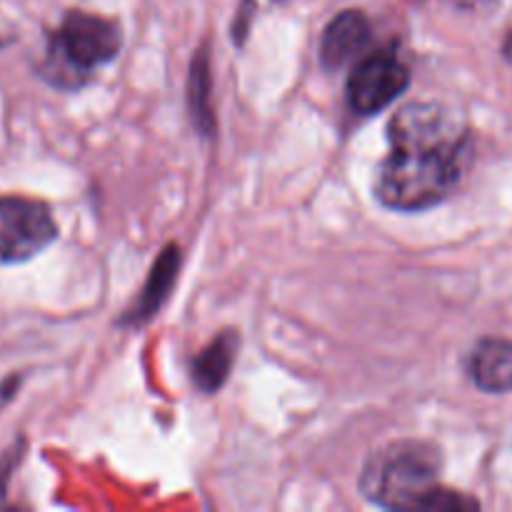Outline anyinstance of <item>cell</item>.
<instances>
[{
  "label": "cell",
  "mask_w": 512,
  "mask_h": 512,
  "mask_svg": "<svg viewBox=\"0 0 512 512\" xmlns=\"http://www.w3.org/2000/svg\"><path fill=\"white\" fill-rule=\"evenodd\" d=\"M363 490L393 510H463L473 500L443 490L438 483V453L423 443H398L380 450L368 463Z\"/></svg>",
  "instance_id": "1"
},
{
  "label": "cell",
  "mask_w": 512,
  "mask_h": 512,
  "mask_svg": "<svg viewBox=\"0 0 512 512\" xmlns=\"http://www.w3.org/2000/svg\"><path fill=\"white\" fill-rule=\"evenodd\" d=\"M465 150L393 145L378 173V198L395 210H425L450 195L460 180Z\"/></svg>",
  "instance_id": "2"
},
{
  "label": "cell",
  "mask_w": 512,
  "mask_h": 512,
  "mask_svg": "<svg viewBox=\"0 0 512 512\" xmlns=\"http://www.w3.org/2000/svg\"><path fill=\"white\" fill-rule=\"evenodd\" d=\"M120 50V30L90 13H68L48 45L45 75L58 85H80L90 70Z\"/></svg>",
  "instance_id": "3"
},
{
  "label": "cell",
  "mask_w": 512,
  "mask_h": 512,
  "mask_svg": "<svg viewBox=\"0 0 512 512\" xmlns=\"http://www.w3.org/2000/svg\"><path fill=\"white\" fill-rule=\"evenodd\" d=\"M58 238V225L45 203L8 195L0 198V260L23 263Z\"/></svg>",
  "instance_id": "4"
},
{
  "label": "cell",
  "mask_w": 512,
  "mask_h": 512,
  "mask_svg": "<svg viewBox=\"0 0 512 512\" xmlns=\"http://www.w3.org/2000/svg\"><path fill=\"white\" fill-rule=\"evenodd\" d=\"M410 83V73L398 55L373 53L360 60L348 80L350 108L360 115H373L388 108Z\"/></svg>",
  "instance_id": "5"
},
{
  "label": "cell",
  "mask_w": 512,
  "mask_h": 512,
  "mask_svg": "<svg viewBox=\"0 0 512 512\" xmlns=\"http://www.w3.org/2000/svg\"><path fill=\"white\" fill-rule=\"evenodd\" d=\"M370 35H373L370 20L360 10H345V13L335 15L325 28L320 58L328 68H340L363 55V50L370 45Z\"/></svg>",
  "instance_id": "6"
},
{
  "label": "cell",
  "mask_w": 512,
  "mask_h": 512,
  "mask_svg": "<svg viewBox=\"0 0 512 512\" xmlns=\"http://www.w3.org/2000/svg\"><path fill=\"white\" fill-rule=\"evenodd\" d=\"M470 373L475 383L488 393L512 390V340H483L470 360Z\"/></svg>",
  "instance_id": "7"
},
{
  "label": "cell",
  "mask_w": 512,
  "mask_h": 512,
  "mask_svg": "<svg viewBox=\"0 0 512 512\" xmlns=\"http://www.w3.org/2000/svg\"><path fill=\"white\" fill-rule=\"evenodd\" d=\"M235 350H238V335L223 333L195 358L193 363V378L195 385L205 393H215L220 385L228 380L230 368H233Z\"/></svg>",
  "instance_id": "8"
},
{
  "label": "cell",
  "mask_w": 512,
  "mask_h": 512,
  "mask_svg": "<svg viewBox=\"0 0 512 512\" xmlns=\"http://www.w3.org/2000/svg\"><path fill=\"white\" fill-rule=\"evenodd\" d=\"M178 265H180V250L170 245V248L158 258L153 273H150L148 285H145V293L140 295L138 308L133 310V320L150 318V315L160 308V303L165 300V295H168L170 288H173Z\"/></svg>",
  "instance_id": "9"
},
{
  "label": "cell",
  "mask_w": 512,
  "mask_h": 512,
  "mask_svg": "<svg viewBox=\"0 0 512 512\" xmlns=\"http://www.w3.org/2000/svg\"><path fill=\"white\" fill-rule=\"evenodd\" d=\"M193 110H195V120H198L203 128H210L213 125V118H210V110H208V65H205V58H195V68H193Z\"/></svg>",
  "instance_id": "10"
},
{
  "label": "cell",
  "mask_w": 512,
  "mask_h": 512,
  "mask_svg": "<svg viewBox=\"0 0 512 512\" xmlns=\"http://www.w3.org/2000/svg\"><path fill=\"white\" fill-rule=\"evenodd\" d=\"M505 55H508V58L512 60V33H510V38H508V43H505Z\"/></svg>",
  "instance_id": "11"
}]
</instances>
